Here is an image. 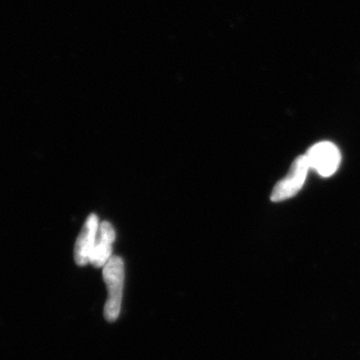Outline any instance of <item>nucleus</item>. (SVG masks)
<instances>
[{
	"label": "nucleus",
	"mask_w": 360,
	"mask_h": 360,
	"mask_svg": "<svg viewBox=\"0 0 360 360\" xmlns=\"http://www.w3.org/2000/svg\"><path fill=\"white\" fill-rule=\"evenodd\" d=\"M103 276L108 286V297L104 307L106 321L112 322L120 316L122 309L123 285H124V264L122 258L111 257L104 265Z\"/></svg>",
	"instance_id": "nucleus-1"
},
{
	"label": "nucleus",
	"mask_w": 360,
	"mask_h": 360,
	"mask_svg": "<svg viewBox=\"0 0 360 360\" xmlns=\"http://www.w3.org/2000/svg\"><path fill=\"white\" fill-rule=\"evenodd\" d=\"M310 169L314 170L322 177H329L338 172L341 162L340 149L330 141L315 143L307 151Z\"/></svg>",
	"instance_id": "nucleus-2"
},
{
	"label": "nucleus",
	"mask_w": 360,
	"mask_h": 360,
	"mask_svg": "<svg viewBox=\"0 0 360 360\" xmlns=\"http://www.w3.org/2000/svg\"><path fill=\"white\" fill-rule=\"evenodd\" d=\"M309 169L307 156L300 155L296 158L291 165L288 174L274 186L270 200L274 202H281L295 196L304 186Z\"/></svg>",
	"instance_id": "nucleus-3"
},
{
	"label": "nucleus",
	"mask_w": 360,
	"mask_h": 360,
	"mask_svg": "<svg viewBox=\"0 0 360 360\" xmlns=\"http://www.w3.org/2000/svg\"><path fill=\"white\" fill-rule=\"evenodd\" d=\"M99 224L98 217L96 214H90L85 220L75 246V259L79 266L89 264L90 255L96 245Z\"/></svg>",
	"instance_id": "nucleus-4"
},
{
	"label": "nucleus",
	"mask_w": 360,
	"mask_h": 360,
	"mask_svg": "<svg viewBox=\"0 0 360 360\" xmlns=\"http://www.w3.org/2000/svg\"><path fill=\"white\" fill-rule=\"evenodd\" d=\"M115 240V231L112 224L103 221L99 224L96 245L90 255L89 264L96 267L104 266L111 258L112 245Z\"/></svg>",
	"instance_id": "nucleus-5"
}]
</instances>
